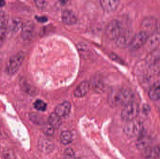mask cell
I'll use <instances>...</instances> for the list:
<instances>
[{"label": "cell", "mask_w": 160, "mask_h": 159, "mask_svg": "<svg viewBox=\"0 0 160 159\" xmlns=\"http://www.w3.org/2000/svg\"><path fill=\"white\" fill-rule=\"evenodd\" d=\"M134 94L131 90L126 88L114 89L110 91L108 97V103L111 107H124L133 101Z\"/></svg>", "instance_id": "6da1fadb"}, {"label": "cell", "mask_w": 160, "mask_h": 159, "mask_svg": "<svg viewBox=\"0 0 160 159\" xmlns=\"http://www.w3.org/2000/svg\"><path fill=\"white\" fill-rule=\"evenodd\" d=\"M140 112V107L136 102L129 103L123 107L121 112L122 119L127 122L136 119Z\"/></svg>", "instance_id": "7a4b0ae2"}, {"label": "cell", "mask_w": 160, "mask_h": 159, "mask_svg": "<svg viewBox=\"0 0 160 159\" xmlns=\"http://www.w3.org/2000/svg\"><path fill=\"white\" fill-rule=\"evenodd\" d=\"M123 23L118 20L111 21L106 26L105 33L110 40L115 41L125 29Z\"/></svg>", "instance_id": "3957f363"}, {"label": "cell", "mask_w": 160, "mask_h": 159, "mask_svg": "<svg viewBox=\"0 0 160 159\" xmlns=\"http://www.w3.org/2000/svg\"><path fill=\"white\" fill-rule=\"evenodd\" d=\"M144 125L142 121L136 119L127 122L124 128V133L129 137L138 138L143 132Z\"/></svg>", "instance_id": "277c9868"}, {"label": "cell", "mask_w": 160, "mask_h": 159, "mask_svg": "<svg viewBox=\"0 0 160 159\" xmlns=\"http://www.w3.org/2000/svg\"><path fill=\"white\" fill-rule=\"evenodd\" d=\"M22 53H19L10 58L6 67V72L9 75H13L18 71L24 60Z\"/></svg>", "instance_id": "5b68a950"}, {"label": "cell", "mask_w": 160, "mask_h": 159, "mask_svg": "<svg viewBox=\"0 0 160 159\" xmlns=\"http://www.w3.org/2000/svg\"><path fill=\"white\" fill-rule=\"evenodd\" d=\"M150 35L145 31H140L132 37L129 47L131 51L138 50L144 46Z\"/></svg>", "instance_id": "8992f818"}, {"label": "cell", "mask_w": 160, "mask_h": 159, "mask_svg": "<svg viewBox=\"0 0 160 159\" xmlns=\"http://www.w3.org/2000/svg\"><path fill=\"white\" fill-rule=\"evenodd\" d=\"M133 35H134L132 30L125 28L121 34L115 41L117 46L120 48H125L129 47Z\"/></svg>", "instance_id": "52a82bcc"}, {"label": "cell", "mask_w": 160, "mask_h": 159, "mask_svg": "<svg viewBox=\"0 0 160 159\" xmlns=\"http://www.w3.org/2000/svg\"><path fill=\"white\" fill-rule=\"evenodd\" d=\"M157 19L154 17L148 16L145 18L142 21V30L150 34V32L156 31Z\"/></svg>", "instance_id": "ba28073f"}, {"label": "cell", "mask_w": 160, "mask_h": 159, "mask_svg": "<svg viewBox=\"0 0 160 159\" xmlns=\"http://www.w3.org/2000/svg\"><path fill=\"white\" fill-rule=\"evenodd\" d=\"M38 148L42 153L50 154L54 149V143L52 141L47 138H42L39 139L38 143Z\"/></svg>", "instance_id": "9c48e42d"}, {"label": "cell", "mask_w": 160, "mask_h": 159, "mask_svg": "<svg viewBox=\"0 0 160 159\" xmlns=\"http://www.w3.org/2000/svg\"><path fill=\"white\" fill-rule=\"evenodd\" d=\"M160 44V32L155 31L149 35L145 45L148 49L153 50Z\"/></svg>", "instance_id": "30bf717a"}, {"label": "cell", "mask_w": 160, "mask_h": 159, "mask_svg": "<svg viewBox=\"0 0 160 159\" xmlns=\"http://www.w3.org/2000/svg\"><path fill=\"white\" fill-rule=\"evenodd\" d=\"M152 140L148 135L142 134L138 137L136 142V147L140 150H145L151 147Z\"/></svg>", "instance_id": "8fae6325"}, {"label": "cell", "mask_w": 160, "mask_h": 159, "mask_svg": "<svg viewBox=\"0 0 160 159\" xmlns=\"http://www.w3.org/2000/svg\"><path fill=\"white\" fill-rule=\"evenodd\" d=\"M71 105L70 102L65 101L56 106L54 113L60 117L63 118L68 115L71 110Z\"/></svg>", "instance_id": "7c38bea8"}, {"label": "cell", "mask_w": 160, "mask_h": 159, "mask_svg": "<svg viewBox=\"0 0 160 159\" xmlns=\"http://www.w3.org/2000/svg\"><path fill=\"white\" fill-rule=\"evenodd\" d=\"M99 2L104 11L110 12L114 11L117 8L120 2L118 0H102Z\"/></svg>", "instance_id": "4fadbf2b"}, {"label": "cell", "mask_w": 160, "mask_h": 159, "mask_svg": "<svg viewBox=\"0 0 160 159\" xmlns=\"http://www.w3.org/2000/svg\"><path fill=\"white\" fill-rule=\"evenodd\" d=\"M90 87L89 82L87 81H82L76 88L74 91V95L78 98L83 97L89 90Z\"/></svg>", "instance_id": "5bb4252c"}, {"label": "cell", "mask_w": 160, "mask_h": 159, "mask_svg": "<svg viewBox=\"0 0 160 159\" xmlns=\"http://www.w3.org/2000/svg\"><path fill=\"white\" fill-rule=\"evenodd\" d=\"M148 96L149 99L154 101L160 100V80L154 83L150 87Z\"/></svg>", "instance_id": "9a60e30c"}, {"label": "cell", "mask_w": 160, "mask_h": 159, "mask_svg": "<svg viewBox=\"0 0 160 159\" xmlns=\"http://www.w3.org/2000/svg\"><path fill=\"white\" fill-rule=\"evenodd\" d=\"M62 20L65 23L68 25H72L77 21L76 14L72 10L66 9L63 11L62 15Z\"/></svg>", "instance_id": "2e32d148"}, {"label": "cell", "mask_w": 160, "mask_h": 159, "mask_svg": "<svg viewBox=\"0 0 160 159\" xmlns=\"http://www.w3.org/2000/svg\"><path fill=\"white\" fill-rule=\"evenodd\" d=\"M34 30L33 23L30 21H28L23 24L22 28L21 36L24 40L29 39L32 35Z\"/></svg>", "instance_id": "e0dca14e"}, {"label": "cell", "mask_w": 160, "mask_h": 159, "mask_svg": "<svg viewBox=\"0 0 160 159\" xmlns=\"http://www.w3.org/2000/svg\"><path fill=\"white\" fill-rule=\"evenodd\" d=\"M144 151V156L146 158H160V146L150 147L149 148H148Z\"/></svg>", "instance_id": "ac0fdd59"}, {"label": "cell", "mask_w": 160, "mask_h": 159, "mask_svg": "<svg viewBox=\"0 0 160 159\" xmlns=\"http://www.w3.org/2000/svg\"><path fill=\"white\" fill-rule=\"evenodd\" d=\"M48 123L56 129L59 128L61 126L62 123L61 118L57 115L54 112L52 113L48 119Z\"/></svg>", "instance_id": "d6986e66"}, {"label": "cell", "mask_w": 160, "mask_h": 159, "mask_svg": "<svg viewBox=\"0 0 160 159\" xmlns=\"http://www.w3.org/2000/svg\"><path fill=\"white\" fill-rule=\"evenodd\" d=\"M61 143L63 145L69 144L73 141V134L69 131H64L60 135Z\"/></svg>", "instance_id": "ffe728a7"}, {"label": "cell", "mask_w": 160, "mask_h": 159, "mask_svg": "<svg viewBox=\"0 0 160 159\" xmlns=\"http://www.w3.org/2000/svg\"><path fill=\"white\" fill-rule=\"evenodd\" d=\"M30 119L35 124H39V125H44L45 124L44 122V119L39 115L36 114H32L30 115Z\"/></svg>", "instance_id": "44dd1931"}, {"label": "cell", "mask_w": 160, "mask_h": 159, "mask_svg": "<svg viewBox=\"0 0 160 159\" xmlns=\"http://www.w3.org/2000/svg\"><path fill=\"white\" fill-rule=\"evenodd\" d=\"M34 107L38 111L44 112L47 109V105L42 100H38L34 103Z\"/></svg>", "instance_id": "7402d4cb"}, {"label": "cell", "mask_w": 160, "mask_h": 159, "mask_svg": "<svg viewBox=\"0 0 160 159\" xmlns=\"http://www.w3.org/2000/svg\"><path fill=\"white\" fill-rule=\"evenodd\" d=\"M43 132L46 135L48 136H52L54 134L55 132V129L51 126L50 124L48 123H45L43 125Z\"/></svg>", "instance_id": "603a6c76"}, {"label": "cell", "mask_w": 160, "mask_h": 159, "mask_svg": "<svg viewBox=\"0 0 160 159\" xmlns=\"http://www.w3.org/2000/svg\"><path fill=\"white\" fill-rule=\"evenodd\" d=\"M22 21L20 19L15 18L13 19L11 24V29L14 31L18 30L21 28H22Z\"/></svg>", "instance_id": "cb8c5ba5"}, {"label": "cell", "mask_w": 160, "mask_h": 159, "mask_svg": "<svg viewBox=\"0 0 160 159\" xmlns=\"http://www.w3.org/2000/svg\"><path fill=\"white\" fill-rule=\"evenodd\" d=\"M64 155L65 159H76L75 152L70 147H68L65 150Z\"/></svg>", "instance_id": "d4e9b609"}, {"label": "cell", "mask_w": 160, "mask_h": 159, "mask_svg": "<svg viewBox=\"0 0 160 159\" xmlns=\"http://www.w3.org/2000/svg\"><path fill=\"white\" fill-rule=\"evenodd\" d=\"M6 21L5 14L0 10V29L6 26Z\"/></svg>", "instance_id": "484cf974"}, {"label": "cell", "mask_w": 160, "mask_h": 159, "mask_svg": "<svg viewBox=\"0 0 160 159\" xmlns=\"http://www.w3.org/2000/svg\"><path fill=\"white\" fill-rule=\"evenodd\" d=\"M35 2L37 6L39 8H44L47 5V2L45 1H36Z\"/></svg>", "instance_id": "4316f807"}, {"label": "cell", "mask_w": 160, "mask_h": 159, "mask_svg": "<svg viewBox=\"0 0 160 159\" xmlns=\"http://www.w3.org/2000/svg\"><path fill=\"white\" fill-rule=\"evenodd\" d=\"M6 26L0 29V41H2L5 36L6 33Z\"/></svg>", "instance_id": "83f0119b"}, {"label": "cell", "mask_w": 160, "mask_h": 159, "mask_svg": "<svg viewBox=\"0 0 160 159\" xmlns=\"http://www.w3.org/2000/svg\"><path fill=\"white\" fill-rule=\"evenodd\" d=\"M36 19L38 21L40 22H45L47 21L48 19L46 17L44 16H37Z\"/></svg>", "instance_id": "f1b7e54d"}, {"label": "cell", "mask_w": 160, "mask_h": 159, "mask_svg": "<svg viewBox=\"0 0 160 159\" xmlns=\"http://www.w3.org/2000/svg\"><path fill=\"white\" fill-rule=\"evenodd\" d=\"M112 58L114 60L117 61V62H118L120 63H123L122 60L120 58H118V56L115 55V54H113L112 55Z\"/></svg>", "instance_id": "f546056e"}, {"label": "cell", "mask_w": 160, "mask_h": 159, "mask_svg": "<svg viewBox=\"0 0 160 159\" xmlns=\"http://www.w3.org/2000/svg\"><path fill=\"white\" fill-rule=\"evenodd\" d=\"M156 31H158L160 32V17L157 19Z\"/></svg>", "instance_id": "4dcf8cb0"}, {"label": "cell", "mask_w": 160, "mask_h": 159, "mask_svg": "<svg viewBox=\"0 0 160 159\" xmlns=\"http://www.w3.org/2000/svg\"><path fill=\"white\" fill-rule=\"evenodd\" d=\"M6 2L4 1L3 0H0V7H2L5 5Z\"/></svg>", "instance_id": "1f68e13d"}, {"label": "cell", "mask_w": 160, "mask_h": 159, "mask_svg": "<svg viewBox=\"0 0 160 159\" xmlns=\"http://www.w3.org/2000/svg\"><path fill=\"white\" fill-rule=\"evenodd\" d=\"M2 60H1V59H0V71H1V68H2Z\"/></svg>", "instance_id": "d6a6232c"}, {"label": "cell", "mask_w": 160, "mask_h": 159, "mask_svg": "<svg viewBox=\"0 0 160 159\" xmlns=\"http://www.w3.org/2000/svg\"><path fill=\"white\" fill-rule=\"evenodd\" d=\"M159 112L160 113V105L159 107Z\"/></svg>", "instance_id": "836d02e7"}, {"label": "cell", "mask_w": 160, "mask_h": 159, "mask_svg": "<svg viewBox=\"0 0 160 159\" xmlns=\"http://www.w3.org/2000/svg\"><path fill=\"white\" fill-rule=\"evenodd\" d=\"M0 151H1V147H0Z\"/></svg>", "instance_id": "e575fe53"}, {"label": "cell", "mask_w": 160, "mask_h": 159, "mask_svg": "<svg viewBox=\"0 0 160 159\" xmlns=\"http://www.w3.org/2000/svg\"><path fill=\"white\" fill-rule=\"evenodd\" d=\"M160 159V158H159V159Z\"/></svg>", "instance_id": "d590c367"}]
</instances>
